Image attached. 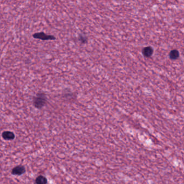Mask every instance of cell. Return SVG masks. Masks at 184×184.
I'll return each instance as SVG.
<instances>
[{
	"mask_svg": "<svg viewBox=\"0 0 184 184\" xmlns=\"http://www.w3.org/2000/svg\"><path fill=\"white\" fill-rule=\"evenodd\" d=\"M47 97L45 92L39 91L33 98V105L35 107L41 109L47 104Z\"/></svg>",
	"mask_w": 184,
	"mask_h": 184,
	"instance_id": "1",
	"label": "cell"
},
{
	"mask_svg": "<svg viewBox=\"0 0 184 184\" xmlns=\"http://www.w3.org/2000/svg\"><path fill=\"white\" fill-rule=\"evenodd\" d=\"M33 37L35 39H39L43 41H53L56 39V37L54 35L46 34L44 32L35 33L33 35Z\"/></svg>",
	"mask_w": 184,
	"mask_h": 184,
	"instance_id": "2",
	"label": "cell"
},
{
	"mask_svg": "<svg viewBox=\"0 0 184 184\" xmlns=\"http://www.w3.org/2000/svg\"><path fill=\"white\" fill-rule=\"evenodd\" d=\"M26 172L25 167L23 166H17L12 169V173L13 175H17L20 176Z\"/></svg>",
	"mask_w": 184,
	"mask_h": 184,
	"instance_id": "3",
	"label": "cell"
},
{
	"mask_svg": "<svg viewBox=\"0 0 184 184\" xmlns=\"http://www.w3.org/2000/svg\"><path fill=\"white\" fill-rule=\"evenodd\" d=\"M142 53L144 57L149 58L153 55L154 49L151 46H146L142 50Z\"/></svg>",
	"mask_w": 184,
	"mask_h": 184,
	"instance_id": "4",
	"label": "cell"
},
{
	"mask_svg": "<svg viewBox=\"0 0 184 184\" xmlns=\"http://www.w3.org/2000/svg\"><path fill=\"white\" fill-rule=\"evenodd\" d=\"M2 136L4 139L7 140H11L15 138L14 134L11 131H4L2 133Z\"/></svg>",
	"mask_w": 184,
	"mask_h": 184,
	"instance_id": "5",
	"label": "cell"
},
{
	"mask_svg": "<svg viewBox=\"0 0 184 184\" xmlns=\"http://www.w3.org/2000/svg\"><path fill=\"white\" fill-rule=\"evenodd\" d=\"M169 55V58L171 59L175 60L178 59L179 57V53L177 50H173L170 51Z\"/></svg>",
	"mask_w": 184,
	"mask_h": 184,
	"instance_id": "6",
	"label": "cell"
},
{
	"mask_svg": "<svg viewBox=\"0 0 184 184\" xmlns=\"http://www.w3.org/2000/svg\"><path fill=\"white\" fill-rule=\"evenodd\" d=\"M36 184H47V179L45 176H39L36 179Z\"/></svg>",
	"mask_w": 184,
	"mask_h": 184,
	"instance_id": "7",
	"label": "cell"
},
{
	"mask_svg": "<svg viewBox=\"0 0 184 184\" xmlns=\"http://www.w3.org/2000/svg\"><path fill=\"white\" fill-rule=\"evenodd\" d=\"M78 39L82 43H85L87 41V39L85 36H83L82 35H80Z\"/></svg>",
	"mask_w": 184,
	"mask_h": 184,
	"instance_id": "8",
	"label": "cell"
}]
</instances>
